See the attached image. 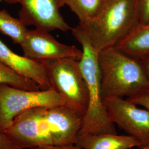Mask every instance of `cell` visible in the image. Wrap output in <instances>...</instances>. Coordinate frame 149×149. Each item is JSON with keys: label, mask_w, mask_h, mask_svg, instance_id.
Instances as JSON below:
<instances>
[{"label": "cell", "mask_w": 149, "mask_h": 149, "mask_svg": "<svg viewBox=\"0 0 149 149\" xmlns=\"http://www.w3.org/2000/svg\"><path fill=\"white\" fill-rule=\"evenodd\" d=\"M82 121L65 106L36 107L18 115L3 133L23 149L75 144Z\"/></svg>", "instance_id": "6da1fadb"}, {"label": "cell", "mask_w": 149, "mask_h": 149, "mask_svg": "<svg viewBox=\"0 0 149 149\" xmlns=\"http://www.w3.org/2000/svg\"><path fill=\"white\" fill-rule=\"evenodd\" d=\"M103 100L128 98L149 88V84L140 59L115 47L98 52Z\"/></svg>", "instance_id": "7a4b0ae2"}, {"label": "cell", "mask_w": 149, "mask_h": 149, "mask_svg": "<svg viewBox=\"0 0 149 149\" xmlns=\"http://www.w3.org/2000/svg\"><path fill=\"white\" fill-rule=\"evenodd\" d=\"M82 47L79 60L88 94V104L79 135L87 134H117L115 124L108 117L102 96L101 78L98 61V52L93 48L79 26L71 29Z\"/></svg>", "instance_id": "3957f363"}, {"label": "cell", "mask_w": 149, "mask_h": 149, "mask_svg": "<svg viewBox=\"0 0 149 149\" xmlns=\"http://www.w3.org/2000/svg\"><path fill=\"white\" fill-rule=\"evenodd\" d=\"M138 23V0H104L96 17L79 26L100 52L115 47Z\"/></svg>", "instance_id": "277c9868"}, {"label": "cell", "mask_w": 149, "mask_h": 149, "mask_svg": "<svg viewBox=\"0 0 149 149\" xmlns=\"http://www.w3.org/2000/svg\"><path fill=\"white\" fill-rule=\"evenodd\" d=\"M49 79L53 88L69 108L82 118L88 104V94L79 61L72 58L43 61Z\"/></svg>", "instance_id": "5b68a950"}, {"label": "cell", "mask_w": 149, "mask_h": 149, "mask_svg": "<svg viewBox=\"0 0 149 149\" xmlns=\"http://www.w3.org/2000/svg\"><path fill=\"white\" fill-rule=\"evenodd\" d=\"M64 104L63 98L53 88L30 91L0 84V132L3 133L18 115L27 110Z\"/></svg>", "instance_id": "8992f818"}, {"label": "cell", "mask_w": 149, "mask_h": 149, "mask_svg": "<svg viewBox=\"0 0 149 149\" xmlns=\"http://www.w3.org/2000/svg\"><path fill=\"white\" fill-rule=\"evenodd\" d=\"M110 120L129 135L135 139L139 149L149 145V112L126 98H108L103 100Z\"/></svg>", "instance_id": "52a82bcc"}, {"label": "cell", "mask_w": 149, "mask_h": 149, "mask_svg": "<svg viewBox=\"0 0 149 149\" xmlns=\"http://www.w3.org/2000/svg\"><path fill=\"white\" fill-rule=\"evenodd\" d=\"M10 5L19 4V19L27 26L47 32H67L71 28L60 12L59 0H4Z\"/></svg>", "instance_id": "ba28073f"}, {"label": "cell", "mask_w": 149, "mask_h": 149, "mask_svg": "<svg viewBox=\"0 0 149 149\" xmlns=\"http://www.w3.org/2000/svg\"><path fill=\"white\" fill-rule=\"evenodd\" d=\"M21 46L24 56L39 63L66 58L79 61L82 56V50L60 43L49 32L37 28L28 29Z\"/></svg>", "instance_id": "9c48e42d"}, {"label": "cell", "mask_w": 149, "mask_h": 149, "mask_svg": "<svg viewBox=\"0 0 149 149\" xmlns=\"http://www.w3.org/2000/svg\"><path fill=\"white\" fill-rule=\"evenodd\" d=\"M0 63L33 81L41 90L52 88L43 64L13 52L0 39Z\"/></svg>", "instance_id": "30bf717a"}, {"label": "cell", "mask_w": 149, "mask_h": 149, "mask_svg": "<svg viewBox=\"0 0 149 149\" xmlns=\"http://www.w3.org/2000/svg\"><path fill=\"white\" fill-rule=\"evenodd\" d=\"M75 144L81 149H130L139 147L135 139L118 134H87L78 135Z\"/></svg>", "instance_id": "8fae6325"}, {"label": "cell", "mask_w": 149, "mask_h": 149, "mask_svg": "<svg viewBox=\"0 0 149 149\" xmlns=\"http://www.w3.org/2000/svg\"><path fill=\"white\" fill-rule=\"evenodd\" d=\"M115 47L137 59L149 54V23H138Z\"/></svg>", "instance_id": "7c38bea8"}, {"label": "cell", "mask_w": 149, "mask_h": 149, "mask_svg": "<svg viewBox=\"0 0 149 149\" xmlns=\"http://www.w3.org/2000/svg\"><path fill=\"white\" fill-rule=\"evenodd\" d=\"M28 31L20 19L12 17L5 9L0 10V32L10 38L14 44L21 45Z\"/></svg>", "instance_id": "4fadbf2b"}, {"label": "cell", "mask_w": 149, "mask_h": 149, "mask_svg": "<svg viewBox=\"0 0 149 149\" xmlns=\"http://www.w3.org/2000/svg\"><path fill=\"white\" fill-rule=\"evenodd\" d=\"M104 0H66L65 5L77 17L80 25L91 21L98 14Z\"/></svg>", "instance_id": "5bb4252c"}, {"label": "cell", "mask_w": 149, "mask_h": 149, "mask_svg": "<svg viewBox=\"0 0 149 149\" xmlns=\"http://www.w3.org/2000/svg\"><path fill=\"white\" fill-rule=\"evenodd\" d=\"M0 84L7 85L26 90H41L35 82L22 76L1 63H0Z\"/></svg>", "instance_id": "9a60e30c"}, {"label": "cell", "mask_w": 149, "mask_h": 149, "mask_svg": "<svg viewBox=\"0 0 149 149\" xmlns=\"http://www.w3.org/2000/svg\"><path fill=\"white\" fill-rule=\"evenodd\" d=\"M126 99L136 106L143 107L149 112V88Z\"/></svg>", "instance_id": "2e32d148"}, {"label": "cell", "mask_w": 149, "mask_h": 149, "mask_svg": "<svg viewBox=\"0 0 149 149\" xmlns=\"http://www.w3.org/2000/svg\"><path fill=\"white\" fill-rule=\"evenodd\" d=\"M139 23L145 24L149 23V0H138Z\"/></svg>", "instance_id": "e0dca14e"}, {"label": "cell", "mask_w": 149, "mask_h": 149, "mask_svg": "<svg viewBox=\"0 0 149 149\" xmlns=\"http://www.w3.org/2000/svg\"><path fill=\"white\" fill-rule=\"evenodd\" d=\"M0 149H23L10 141L4 133L0 132Z\"/></svg>", "instance_id": "ac0fdd59"}, {"label": "cell", "mask_w": 149, "mask_h": 149, "mask_svg": "<svg viewBox=\"0 0 149 149\" xmlns=\"http://www.w3.org/2000/svg\"><path fill=\"white\" fill-rule=\"evenodd\" d=\"M28 149H81L75 144L41 146Z\"/></svg>", "instance_id": "d6986e66"}, {"label": "cell", "mask_w": 149, "mask_h": 149, "mask_svg": "<svg viewBox=\"0 0 149 149\" xmlns=\"http://www.w3.org/2000/svg\"><path fill=\"white\" fill-rule=\"evenodd\" d=\"M140 59L149 84V54Z\"/></svg>", "instance_id": "ffe728a7"}, {"label": "cell", "mask_w": 149, "mask_h": 149, "mask_svg": "<svg viewBox=\"0 0 149 149\" xmlns=\"http://www.w3.org/2000/svg\"><path fill=\"white\" fill-rule=\"evenodd\" d=\"M66 0H59V5L60 8L64 7L65 5V3H66Z\"/></svg>", "instance_id": "44dd1931"}, {"label": "cell", "mask_w": 149, "mask_h": 149, "mask_svg": "<svg viewBox=\"0 0 149 149\" xmlns=\"http://www.w3.org/2000/svg\"><path fill=\"white\" fill-rule=\"evenodd\" d=\"M149 149V146H145V147H144L143 148H142V149Z\"/></svg>", "instance_id": "7402d4cb"}, {"label": "cell", "mask_w": 149, "mask_h": 149, "mask_svg": "<svg viewBox=\"0 0 149 149\" xmlns=\"http://www.w3.org/2000/svg\"><path fill=\"white\" fill-rule=\"evenodd\" d=\"M2 1H3V0H0V3H1V2H2Z\"/></svg>", "instance_id": "603a6c76"}]
</instances>
